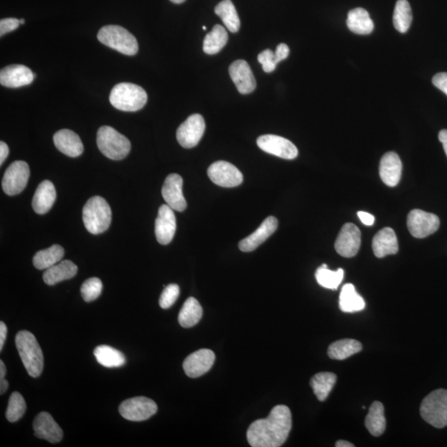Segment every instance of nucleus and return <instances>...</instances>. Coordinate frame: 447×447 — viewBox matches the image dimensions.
Instances as JSON below:
<instances>
[{
    "mask_svg": "<svg viewBox=\"0 0 447 447\" xmlns=\"http://www.w3.org/2000/svg\"><path fill=\"white\" fill-rule=\"evenodd\" d=\"M292 413L288 406L277 405L264 420L253 422L247 431L249 444L253 447L283 446L292 429Z\"/></svg>",
    "mask_w": 447,
    "mask_h": 447,
    "instance_id": "f257e3e1",
    "label": "nucleus"
},
{
    "mask_svg": "<svg viewBox=\"0 0 447 447\" xmlns=\"http://www.w3.org/2000/svg\"><path fill=\"white\" fill-rule=\"evenodd\" d=\"M15 343L27 374L32 378H38L43 370L44 358L36 337L30 332L20 331L16 335Z\"/></svg>",
    "mask_w": 447,
    "mask_h": 447,
    "instance_id": "f03ea898",
    "label": "nucleus"
},
{
    "mask_svg": "<svg viewBox=\"0 0 447 447\" xmlns=\"http://www.w3.org/2000/svg\"><path fill=\"white\" fill-rule=\"evenodd\" d=\"M148 95L146 91L138 84L123 82L116 84L112 89L110 102L117 110L135 112L143 108L146 104Z\"/></svg>",
    "mask_w": 447,
    "mask_h": 447,
    "instance_id": "7ed1b4c3",
    "label": "nucleus"
},
{
    "mask_svg": "<svg viewBox=\"0 0 447 447\" xmlns=\"http://www.w3.org/2000/svg\"><path fill=\"white\" fill-rule=\"evenodd\" d=\"M82 216L84 227L93 235L106 231L111 224L110 205L102 196L89 199L83 208Z\"/></svg>",
    "mask_w": 447,
    "mask_h": 447,
    "instance_id": "20e7f679",
    "label": "nucleus"
},
{
    "mask_svg": "<svg viewBox=\"0 0 447 447\" xmlns=\"http://www.w3.org/2000/svg\"><path fill=\"white\" fill-rule=\"evenodd\" d=\"M98 40L112 49L127 56L138 54L139 44L136 38L126 28L118 25H107L100 28Z\"/></svg>",
    "mask_w": 447,
    "mask_h": 447,
    "instance_id": "39448f33",
    "label": "nucleus"
},
{
    "mask_svg": "<svg viewBox=\"0 0 447 447\" xmlns=\"http://www.w3.org/2000/svg\"><path fill=\"white\" fill-rule=\"evenodd\" d=\"M96 141L100 151L108 159L122 160L130 154V140L111 126L100 127Z\"/></svg>",
    "mask_w": 447,
    "mask_h": 447,
    "instance_id": "423d86ee",
    "label": "nucleus"
},
{
    "mask_svg": "<svg viewBox=\"0 0 447 447\" xmlns=\"http://www.w3.org/2000/svg\"><path fill=\"white\" fill-rule=\"evenodd\" d=\"M424 420L436 428L447 426V390L437 389L428 394L420 406Z\"/></svg>",
    "mask_w": 447,
    "mask_h": 447,
    "instance_id": "0eeeda50",
    "label": "nucleus"
},
{
    "mask_svg": "<svg viewBox=\"0 0 447 447\" xmlns=\"http://www.w3.org/2000/svg\"><path fill=\"white\" fill-rule=\"evenodd\" d=\"M119 412L127 420L142 422L154 416L158 412V406L150 398L135 397L124 401L119 405Z\"/></svg>",
    "mask_w": 447,
    "mask_h": 447,
    "instance_id": "6e6552de",
    "label": "nucleus"
},
{
    "mask_svg": "<svg viewBox=\"0 0 447 447\" xmlns=\"http://www.w3.org/2000/svg\"><path fill=\"white\" fill-rule=\"evenodd\" d=\"M30 176V166L23 161H15L3 175L2 187L9 196H15L25 189Z\"/></svg>",
    "mask_w": 447,
    "mask_h": 447,
    "instance_id": "1a4fd4ad",
    "label": "nucleus"
},
{
    "mask_svg": "<svg viewBox=\"0 0 447 447\" xmlns=\"http://www.w3.org/2000/svg\"><path fill=\"white\" fill-rule=\"evenodd\" d=\"M406 224L411 235L417 239H424L437 231L440 220L433 213L414 209L409 212Z\"/></svg>",
    "mask_w": 447,
    "mask_h": 447,
    "instance_id": "9d476101",
    "label": "nucleus"
},
{
    "mask_svg": "<svg viewBox=\"0 0 447 447\" xmlns=\"http://www.w3.org/2000/svg\"><path fill=\"white\" fill-rule=\"evenodd\" d=\"M205 130V120L199 114L189 116L176 131V139L181 146L192 148L199 144Z\"/></svg>",
    "mask_w": 447,
    "mask_h": 447,
    "instance_id": "9b49d317",
    "label": "nucleus"
},
{
    "mask_svg": "<svg viewBox=\"0 0 447 447\" xmlns=\"http://www.w3.org/2000/svg\"><path fill=\"white\" fill-rule=\"evenodd\" d=\"M208 176L216 185L222 187H236L243 183L242 173L233 164L218 161L208 168Z\"/></svg>",
    "mask_w": 447,
    "mask_h": 447,
    "instance_id": "f8f14e48",
    "label": "nucleus"
},
{
    "mask_svg": "<svg viewBox=\"0 0 447 447\" xmlns=\"http://www.w3.org/2000/svg\"><path fill=\"white\" fill-rule=\"evenodd\" d=\"M257 144L262 150L281 159L292 160L296 159L298 155L295 145L283 137L273 135H262L257 139Z\"/></svg>",
    "mask_w": 447,
    "mask_h": 447,
    "instance_id": "ddd939ff",
    "label": "nucleus"
},
{
    "mask_svg": "<svg viewBox=\"0 0 447 447\" xmlns=\"http://www.w3.org/2000/svg\"><path fill=\"white\" fill-rule=\"evenodd\" d=\"M361 233L356 225L346 223L341 228L335 243L336 251L345 257H352L360 251Z\"/></svg>",
    "mask_w": 447,
    "mask_h": 447,
    "instance_id": "4468645a",
    "label": "nucleus"
},
{
    "mask_svg": "<svg viewBox=\"0 0 447 447\" xmlns=\"http://www.w3.org/2000/svg\"><path fill=\"white\" fill-rule=\"evenodd\" d=\"M183 177L176 173L168 176L165 180L162 195L173 211L182 212L186 210L187 204L183 196Z\"/></svg>",
    "mask_w": 447,
    "mask_h": 447,
    "instance_id": "2eb2a0df",
    "label": "nucleus"
},
{
    "mask_svg": "<svg viewBox=\"0 0 447 447\" xmlns=\"http://www.w3.org/2000/svg\"><path fill=\"white\" fill-rule=\"evenodd\" d=\"M216 356L211 349H201L190 354L183 362V369L190 378H198L207 373L214 365Z\"/></svg>",
    "mask_w": 447,
    "mask_h": 447,
    "instance_id": "dca6fc26",
    "label": "nucleus"
},
{
    "mask_svg": "<svg viewBox=\"0 0 447 447\" xmlns=\"http://www.w3.org/2000/svg\"><path fill=\"white\" fill-rule=\"evenodd\" d=\"M176 220L172 209L168 205H161L155 221V235L161 244L171 243L175 236Z\"/></svg>",
    "mask_w": 447,
    "mask_h": 447,
    "instance_id": "f3484780",
    "label": "nucleus"
},
{
    "mask_svg": "<svg viewBox=\"0 0 447 447\" xmlns=\"http://www.w3.org/2000/svg\"><path fill=\"white\" fill-rule=\"evenodd\" d=\"M229 73L240 94H251L255 90L256 80L247 62H233L229 68Z\"/></svg>",
    "mask_w": 447,
    "mask_h": 447,
    "instance_id": "a211bd4d",
    "label": "nucleus"
},
{
    "mask_svg": "<svg viewBox=\"0 0 447 447\" xmlns=\"http://www.w3.org/2000/svg\"><path fill=\"white\" fill-rule=\"evenodd\" d=\"M277 225L279 224L275 216L267 217L255 232L240 241V251L247 253L255 251L277 231Z\"/></svg>",
    "mask_w": 447,
    "mask_h": 447,
    "instance_id": "6ab92c4d",
    "label": "nucleus"
},
{
    "mask_svg": "<svg viewBox=\"0 0 447 447\" xmlns=\"http://www.w3.org/2000/svg\"><path fill=\"white\" fill-rule=\"evenodd\" d=\"M35 74L26 66H8L0 71V84L9 88H19L27 86L34 82Z\"/></svg>",
    "mask_w": 447,
    "mask_h": 447,
    "instance_id": "aec40b11",
    "label": "nucleus"
},
{
    "mask_svg": "<svg viewBox=\"0 0 447 447\" xmlns=\"http://www.w3.org/2000/svg\"><path fill=\"white\" fill-rule=\"evenodd\" d=\"M35 437L43 439L51 443H58L62 441L63 431L56 424L50 413L43 412L36 417L34 422Z\"/></svg>",
    "mask_w": 447,
    "mask_h": 447,
    "instance_id": "412c9836",
    "label": "nucleus"
},
{
    "mask_svg": "<svg viewBox=\"0 0 447 447\" xmlns=\"http://www.w3.org/2000/svg\"><path fill=\"white\" fill-rule=\"evenodd\" d=\"M402 165L400 156L396 152H387L380 161V175L387 186L396 187L401 179Z\"/></svg>",
    "mask_w": 447,
    "mask_h": 447,
    "instance_id": "4be33fe9",
    "label": "nucleus"
},
{
    "mask_svg": "<svg viewBox=\"0 0 447 447\" xmlns=\"http://www.w3.org/2000/svg\"><path fill=\"white\" fill-rule=\"evenodd\" d=\"M56 148L62 154L76 158L83 154L84 146L78 135L70 130H61L56 133L54 137Z\"/></svg>",
    "mask_w": 447,
    "mask_h": 447,
    "instance_id": "5701e85b",
    "label": "nucleus"
},
{
    "mask_svg": "<svg viewBox=\"0 0 447 447\" xmlns=\"http://www.w3.org/2000/svg\"><path fill=\"white\" fill-rule=\"evenodd\" d=\"M372 248L374 255L380 259L387 255H396L398 252V244L393 229L389 227L380 229L374 237Z\"/></svg>",
    "mask_w": 447,
    "mask_h": 447,
    "instance_id": "b1692460",
    "label": "nucleus"
},
{
    "mask_svg": "<svg viewBox=\"0 0 447 447\" xmlns=\"http://www.w3.org/2000/svg\"><path fill=\"white\" fill-rule=\"evenodd\" d=\"M56 199V192L54 183L43 181L39 184L33 199V208L37 214L43 215L49 211Z\"/></svg>",
    "mask_w": 447,
    "mask_h": 447,
    "instance_id": "393cba45",
    "label": "nucleus"
},
{
    "mask_svg": "<svg viewBox=\"0 0 447 447\" xmlns=\"http://www.w3.org/2000/svg\"><path fill=\"white\" fill-rule=\"evenodd\" d=\"M78 268L73 262L70 260L60 261L59 263L46 269L43 273V281L45 284L54 286L60 282L72 279L78 273Z\"/></svg>",
    "mask_w": 447,
    "mask_h": 447,
    "instance_id": "a878e982",
    "label": "nucleus"
},
{
    "mask_svg": "<svg viewBox=\"0 0 447 447\" xmlns=\"http://www.w3.org/2000/svg\"><path fill=\"white\" fill-rule=\"evenodd\" d=\"M346 24L350 31L359 35H369L372 33L374 27L368 12L362 8L349 12Z\"/></svg>",
    "mask_w": 447,
    "mask_h": 447,
    "instance_id": "bb28decb",
    "label": "nucleus"
},
{
    "mask_svg": "<svg viewBox=\"0 0 447 447\" xmlns=\"http://www.w3.org/2000/svg\"><path fill=\"white\" fill-rule=\"evenodd\" d=\"M339 306L342 312L352 313L364 310L365 303L364 298L356 292L354 286L347 284L341 289Z\"/></svg>",
    "mask_w": 447,
    "mask_h": 447,
    "instance_id": "cd10ccee",
    "label": "nucleus"
},
{
    "mask_svg": "<svg viewBox=\"0 0 447 447\" xmlns=\"http://www.w3.org/2000/svg\"><path fill=\"white\" fill-rule=\"evenodd\" d=\"M365 426L374 437H380L386 429L384 405L380 402H374L365 418Z\"/></svg>",
    "mask_w": 447,
    "mask_h": 447,
    "instance_id": "c85d7f7f",
    "label": "nucleus"
},
{
    "mask_svg": "<svg viewBox=\"0 0 447 447\" xmlns=\"http://www.w3.org/2000/svg\"><path fill=\"white\" fill-rule=\"evenodd\" d=\"M203 310L199 301L194 297H189L185 301L179 315V322L184 328L196 325L203 317Z\"/></svg>",
    "mask_w": 447,
    "mask_h": 447,
    "instance_id": "c756f323",
    "label": "nucleus"
},
{
    "mask_svg": "<svg viewBox=\"0 0 447 447\" xmlns=\"http://www.w3.org/2000/svg\"><path fill=\"white\" fill-rule=\"evenodd\" d=\"M360 341L353 339H343L334 342L328 348V356L331 359L343 360L361 352Z\"/></svg>",
    "mask_w": 447,
    "mask_h": 447,
    "instance_id": "7c9ffc66",
    "label": "nucleus"
},
{
    "mask_svg": "<svg viewBox=\"0 0 447 447\" xmlns=\"http://www.w3.org/2000/svg\"><path fill=\"white\" fill-rule=\"evenodd\" d=\"M65 255L64 249L59 244L38 251L34 257L33 263L36 268L43 271L51 267L62 260Z\"/></svg>",
    "mask_w": 447,
    "mask_h": 447,
    "instance_id": "2f4dec72",
    "label": "nucleus"
},
{
    "mask_svg": "<svg viewBox=\"0 0 447 447\" xmlns=\"http://www.w3.org/2000/svg\"><path fill=\"white\" fill-rule=\"evenodd\" d=\"M94 354L98 363L104 367H120L126 364V360L124 354L108 345L98 346L94 350Z\"/></svg>",
    "mask_w": 447,
    "mask_h": 447,
    "instance_id": "473e14b6",
    "label": "nucleus"
},
{
    "mask_svg": "<svg viewBox=\"0 0 447 447\" xmlns=\"http://www.w3.org/2000/svg\"><path fill=\"white\" fill-rule=\"evenodd\" d=\"M227 31L223 26L216 24L211 33H209L204 39L203 50L205 54L215 55L223 49L228 42Z\"/></svg>",
    "mask_w": 447,
    "mask_h": 447,
    "instance_id": "72a5a7b5",
    "label": "nucleus"
},
{
    "mask_svg": "<svg viewBox=\"0 0 447 447\" xmlns=\"http://www.w3.org/2000/svg\"><path fill=\"white\" fill-rule=\"evenodd\" d=\"M336 380V374L331 372L318 373L312 377L311 387L318 400L323 402L328 398Z\"/></svg>",
    "mask_w": 447,
    "mask_h": 447,
    "instance_id": "f704fd0d",
    "label": "nucleus"
},
{
    "mask_svg": "<svg viewBox=\"0 0 447 447\" xmlns=\"http://www.w3.org/2000/svg\"><path fill=\"white\" fill-rule=\"evenodd\" d=\"M215 13L222 20L227 30L231 33L240 30V20L231 0H223L215 8Z\"/></svg>",
    "mask_w": 447,
    "mask_h": 447,
    "instance_id": "c9c22d12",
    "label": "nucleus"
},
{
    "mask_svg": "<svg viewBox=\"0 0 447 447\" xmlns=\"http://www.w3.org/2000/svg\"><path fill=\"white\" fill-rule=\"evenodd\" d=\"M393 25L401 34H405L409 30L413 21L412 10L406 0H398L393 13Z\"/></svg>",
    "mask_w": 447,
    "mask_h": 447,
    "instance_id": "e433bc0d",
    "label": "nucleus"
},
{
    "mask_svg": "<svg viewBox=\"0 0 447 447\" xmlns=\"http://www.w3.org/2000/svg\"><path fill=\"white\" fill-rule=\"evenodd\" d=\"M317 283L325 288L336 290L343 281L345 273L339 268L336 271H330L328 265L322 264L316 272Z\"/></svg>",
    "mask_w": 447,
    "mask_h": 447,
    "instance_id": "4c0bfd02",
    "label": "nucleus"
},
{
    "mask_svg": "<svg viewBox=\"0 0 447 447\" xmlns=\"http://www.w3.org/2000/svg\"><path fill=\"white\" fill-rule=\"evenodd\" d=\"M26 409V402L21 394L18 392L12 393L6 411L8 421L10 422L19 421L25 413Z\"/></svg>",
    "mask_w": 447,
    "mask_h": 447,
    "instance_id": "58836bf2",
    "label": "nucleus"
},
{
    "mask_svg": "<svg viewBox=\"0 0 447 447\" xmlns=\"http://www.w3.org/2000/svg\"><path fill=\"white\" fill-rule=\"evenodd\" d=\"M102 290L103 284L102 280L98 277H91V279L84 282L82 288H80V293H82L83 299L87 303H90V301L98 299L100 294H102Z\"/></svg>",
    "mask_w": 447,
    "mask_h": 447,
    "instance_id": "ea45409f",
    "label": "nucleus"
},
{
    "mask_svg": "<svg viewBox=\"0 0 447 447\" xmlns=\"http://www.w3.org/2000/svg\"><path fill=\"white\" fill-rule=\"evenodd\" d=\"M180 294L179 286L170 284L163 290L159 298V305L163 309H168L176 303Z\"/></svg>",
    "mask_w": 447,
    "mask_h": 447,
    "instance_id": "a19ab883",
    "label": "nucleus"
},
{
    "mask_svg": "<svg viewBox=\"0 0 447 447\" xmlns=\"http://www.w3.org/2000/svg\"><path fill=\"white\" fill-rule=\"evenodd\" d=\"M257 61L263 67V70L267 73H271V72L276 69L277 63L275 62V52L271 49L262 51L257 56Z\"/></svg>",
    "mask_w": 447,
    "mask_h": 447,
    "instance_id": "79ce46f5",
    "label": "nucleus"
},
{
    "mask_svg": "<svg viewBox=\"0 0 447 447\" xmlns=\"http://www.w3.org/2000/svg\"><path fill=\"white\" fill-rule=\"evenodd\" d=\"M20 24L19 19L15 18L3 19L0 21V36L10 33L17 30Z\"/></svg>",
    "mask_w": 447,
    "mask_h": 447,
    "instance_id": "37998d69",
    "label": "nucleus"
},
{
    "mask_svg": "<svg viewBox=\"0 0 447 447\" xmlns=\"http://www.w3.org/2000/svg\"><path fill=\"white\" fill-rule=\"evenodd\" d=\"M433 83L435 87L441 90L447 95V72H441L435 75L433 78Z\"/></svg>",
    "mask_w": 447,
    "mask_h": 447,
    "instance_id": "c03bdc74",
    "label": "nucleus"
},
{
    "mask_svg": "<svg viewBox=\"0 0 447 447\" xmlns=\"http://www.w3.org/2000/svg\"><path fill=\"white\" fill-rule=\"evenodd\" d=\"M289 54L290 49L287 44L280 43L279 45L277 47L276 51L275 52L276 63L277 64L282 61H284V60L288 58Z\"/></svg>",
    "mask_w": 447,
    "mask_h": 447,
    "instance_id": "a18cd8bd",
    "label": "nucleus"
},
{
    "mask_svg": "<svg viewBox=\"0 0 447 447\" xmlns=\"http://www.w3.org/2000/svg\"><path fill=\"white\" fill-rule=\"evenodd\" d=\"M358 216H359L361 222L365 225H368V227H371L374 223V220H376L373 215L365 211L358 212Z\"/></svg>",
    "mask_w": 447,
    "mask_h": 447,
    "instance_id": "49530a36",
    "label": "nucleus"
},
{
    "mask_svg": "<svg viewBox=\"0 0 447 447\" xmlns=\"http://www.w3.org/2000/svg\"><path fill=\"white\" fill-rule=\"evenodd\" d=\"M8 329L5 323L0 322V352H2L3 345L5 343Z\"/></svg>",
    "mask_w": 447,
    "mask_h": 447,
    "instance_id": "de8ad7c7",
    "label": "nucleus"
},
{
    "mask_svg": "<svg viewBox=\"0 0 447 447\" xmlns=\"http://www.w3.org/2000/svg\"><path fill=\"white\" fill-rule=\"evenodd\" d=\"M10 154V148L8 147V145L5 142H0V164H3V162L8 158Z\"/></svg>",
    "mask_w": 447,
    "mask_h": 447,
    "instance_id": "09e8293b",
    "label": "nucleus"
},
{
    "mask_svg": "<svg viewBox=\"0 0 447 447\" xmlns=\"http://www.w3.org/2000/svg\"><path fill=\"white\" fill-rule=\"evenodd\" d=\"M439 140L443 145V148L447 156V130H442L439 133L438 135Z\"/></svg>",
    "mask_w": 447,
    "mask_h": 447,
    "instance_id": "8fccbe9b",
    "label": "nucleus"
},
{
    "mask_svg": "<svg viewBox=\"0 0 447 447\" xmlns=\"http://www.w3.org/2000/svg\"><path fill=\"white\" fill-rule=\"evenodd\" d=\"M8 388H9V382H8L5 378V380H0V393H5L7 391Z\"/></svg>",
    "mask_w": 447,
    "mask_h": 447,
    "instance_id": "3c124183",
    "label": "nucleus"
},
{
    "mask_svg": "<svg viewBox=\"0 0 447 447\" xmlns=\"http://www.w3.org/2000/svg\"><path fill=\"white\" fill-rule=\"evenodd\" d=\"M6 374V367L3 361H0V380H5Z\"/></svg>",
    "mask_w": 447,
    "mask_h": 447,
    "instance_id": "603ef678",
    "label": "nucleus"
},
{
    "mask_svg": "<svg viewBox=\"0 0 447 447\" xmlns=\"http://www.w3.org/2000/svg\"><path fill=\"white\" fill-rule=\"evenodd\" d=\"M336 447H354V446L352 444V443H350L349 442L347 441H338L336 443Z\"/></svg>",
    "mask_w": 447,
    "mask_h": 447,
    "instance_id": "864d4df0",
    "label": "nucleus"
},
{
    "mask_svg": "<svg viewBox=\"0 0 447 447\" xmlns=\"http://www.w3.org/2000/svg\"><path fill=\"white\" fill-rule=\"evenodd\" d=\"M170 1L174 3H177V5H179V3H182L186 1V0H170Z\"/></svg>",
    "mask_w": 447,
    "mask_h": 447,
    "instance_id": "5fc2aeb1",
    "label": "nucleus"
},
{
    "mask_svg": "<svg viewBox=\"0 0 447 447\" xmlns=\"http://www.w3.org/2000/svg\"><path fill=\"white\" fill-rule=\"evenodd\" d=\"M19 21H20V24L25 23V20H24L23 19H19Z\"/></svg>",
    "mask_w": 447,
    "mask_h": 447,
    "instance_id": "6e6d98bb",
    "label": "nucleus"
},
{
    "mask_svg": "<svg viewBox=\"0 0 447 447\" xmlns=\"http://www.w3.org/2000/svg\"><path fill=\"white\" fill-rule=\"evenodd\" d=\"M203 30H207V27H205V26H204V27H203Z\"/></svg>",
    "mask_w": 447,
    "mask_h": 447,
    "instance_id": "4d7b16f0",
    "label": "nucleus"
}]
</instances>
